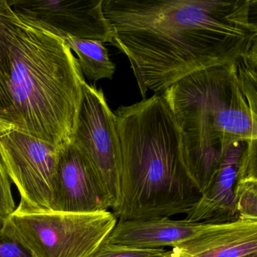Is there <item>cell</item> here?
<instances>
[{
  "label": "cell",
  "mask_w": 257,
  "mask_h": 257,
  "mask_svg": "<svg viewBox=\"0 0 257 257\" xmlns=\"http://www.w3.org/2000/svg\"><path fill=\"white\" fill-rule=\"evenodd\" d=\"M103 11L144 99L257 52L256 0H103Z\"/></svg>",
  "instance_id": "obj_1"
},
{
  "label": "cell",
  "mask_w": 257,
  "mask_h": 257,
  "mask_svg": "<svg viewBox=\"0 0 257 257\" xmlns=\"http://www.w3.org/2000/svg\"><path fill=\"white\" fill-rule=\"evenodd\" d=\"M121 150L118 220L188 214L199 199L184 159L181 130L162 95L114 112Z\"/></svg>",
  "instance_id": "obj_2"
},
{
  "label": "cell",
  "mask_w": 257,
  "mask_h": 257,
  "mask_svg": "<svg viewBox=\"0 0 257 257\" xmlns=\"http://www.w3.org/2000/svg\"><path fill=\"white\" fill-rule=\"evenodd\" d=\"M256 68L251 58L213 66L161 94L181 130L185 163L200 195L211 186L230 145L257 140Z\"/></svg>",
  "instance_id": "obj_3"
},
{
  "label": "cell",
  "mask_w": 257,
  "mask_h": 257,
  "mask_svg": "<svg viewBox=\"0 0 257 257\" xmlns=\"http://www.w3.org/2000/svg\"><path fill=\"white\" fill-rule=\"evenodd\" d=\"M19 20L10 46L7 121L16 130L60 147L70 140L85 80L64 40Z\"/></svg>",
  "instance_id": "obj_4"
},
{
  "label": "cell",
  "mask_w": 257,
  "mask_h": 257,
  "mask_svg": "<svg viewBox=\"0 0 257 257\" xmlns=\"http://www.w3.org/2000/svg\"><path fill=\"white\" fill-rule=\"evenodd\" d=\"M117 222L109 210L76 213L19 205L4 221L0 233L32 257H91Z\"/></svg>",
  "instance_id": "obj_5"
},
{
  "label": "cell",
  "mask_w": 257,
  "mask_h": 257,
  "mask_svg": "<svg viewBox=\"0 0 257 257\" xmlns=\"http://www.w3.org/2000/svg\"><path fill=\"white\" fill-rule=\"evenodd\" d=\"M69 141L89 162L115 210L119 198L121 150L114 112L101 89L84 82Z\"/></svg>",
  "instance_id": "obj_6"
},
{
  "label": "cell",
  "mask_w": 257,
  "mask_h": 257,
  "mask_svg": "<svg viewBox=\"0 0 257 257\" xmlns=\"http://www.w3.org/2000/svg\"><path fill=\"white\" fill-rule=\"evenodd\" d=\"M59 147L20 131L0 139V157L20 193L19 205L52 210Z\"/></svg>",
  "instance_id": "obj_7"
},
{
  "label": "cell",
  "mask_w": 257,
  "mask_h": 257,
  "mask_svg": "<svg viewBox=\"0 0 257 257\" xmlns=\"http://www.w3.org/2000/svg\"><path fill=\"white\" fill-rule=\"evenodd\" d=\"M16 16L59 38L112 43L103 0H8Z\"/></svg>",
  "instance_id": "obj_8"
},
{
  "label": "cell",
  "mask_w": 257,
  "mask_h": 257,
  "mask_svg": "<svg viewBox=\"0 0 257 257\" xmlns=\"http://www.w3.org/2000/svg\"><path fill=\"white\" fill-rule=\"evenodd\" d=\"M112 208L94 168L70 141L59 147L52 210L91 213Z\"/></svg>",
  "instance_id": "obj_9"
},
{
  "label": "cell",
  "mask_w": 257,
  "mask_h": 257,
  "mask_svg": "<svg viewBox=\"0 0 257 257\" xmlns=\"http://www.w3.org/2000/svg\"><path fill=\"white\" fill-rule=\"evenodd\" d=\"M256 143L257 140L237 141L224 151L211 186L201 195L185 220L221 224L238 219L234 203V185L248 150Z\"/></svg>",
  "instance_id": "obj_10"
},
{
  "label": "cell",
  "mask_w": 257,
  "mask_h": 257,
  "mask_svg": "<svg viewBox=\"0 0 257 257\" xmlns=\"http://www.w3.org/2000/svg\"><path fill=\"white\" fill-rule=\"evenodd\" d=\"M171 257H243L257 253V220L215 224L170 249Z\"/></svg>",
  "instance_id": "obj_11"
},
{
  "label": "cell",
  "mask_w": 257,
  "mask_h": 257,
  "mask_svg": "<svg viewBox=\"0 0 257 257\" xmlns=\"http://www.w3.org/2000/svg\"><path fill=\"white\" fill-rule=\"evenodd\" d=\"M215 224L161 217L145 220H118L105 242L138 249H159L195 237Z\"/></svg>",
  "instance_id": "obj_12"
},
{
  "label": "cell",
  "mask_w": 257,
  "mask_h": 257,
  "mask_svg": "<svg viewBox=\"0 0 257 257\" xmlns=\"http://www.w3.org/2000/svg\"><path fill=\"white\" fill-rule=\"evenodd\" d=\"M19 22L8 0H0V115L7 121L12 109L8 88L11 76L10 46Z\"/></svg>",
  "instance_id": "obj_13"
},
{
  "label": "cell",
  "mask_w": 257,
  "mask_h": 257,
  "mask_svg": "<svg viewBox=\"0 0 257 257\" xmlns=\"http://www.w3.org/2000/svg\"><path fill=\"white\" fill-rule=\"evenodd\" d=\"M66 44L76 53L82 74L94 82L103 79H112L115 65L109 59L108 50L97 40L69 38Z\"/></svg>",
  "instance_id": "obj_14"
},
{
  "label": "cell",
  "mask_w": 257,
  "mask_h": 257,
  "mask_svg": "<svg viewBox=\"0 0 257 257\" xmlns=\"http://www.w3.org/2000/svg\"><path fill=\"white\" fill-rule=\"evenodd\" d=\"M234 196L238 219L257 220V180L236 181Z\"/></svg>",
  "instance_id": "obj_15"
},
{
  "label": "cell",
  "mask_w": 257,
  "mask_h": 257,
  "mask_svg": "<svg viewBox=\"0 0 257 257\" xmlns=\"http://www.w3.org/2000/svg\"><path fill=\"white\" fill-rule=\"evenodd\" d=\"M91 257H171V251L165 248L138 249L103 242Z\"/></svg>",
  "instance_id": "obj_16"
},
{
  "label": "cell",
  "mask_w": 257,
  "mask_h": 257,
  "mask_svg": "<svg viewBox=\"0 0 257 257\" xmlns=\"http://www.w3.org/2000/svg\"><path fill=\"white\" fill-rule=\"evenodd\" d=\"M16 209L12 181L0 157V226Z\"/></svg>",
  "instance_id": "obj_17"
},
{
  "label": "cell",
  "mask_w": 257,
  "mask_h": 257,
  "mask_svg": "<svg viewBox=\"0 0 257 257\" xmlns=\"http://www.w3.org/2000/svg\"><path fill=\"white\" fill-rule=\"evenodd\" d=\"M1 228V226H0ZM0 257H32L23 248L8 239L0 233Z\"/></svg>",
  "instance_id": "obj_18"
},
{
  "label": "cell",
  "mask_w": 257,
  "mask_h": 257,
  "mask_svg": "<svg viewBox=\"0 0 257 257\" xmlns=\"http://www.w3.org/2000/svg\"><path fill=\"white\" fill-rule=\"evenodd\" d=\"M15 129L16 128H15L14 125L13 124L4 119L0 115V139L4 138L7 134L11 132L12 131L15 130Z\"/></svg>",
  "instance_id": "obj_19"
},
{
  "label": "cell",
  "mask_w": 257,
  "mask_h": 257,
  "mask_svg": "<svg viewBox=\"0 0 257 257\" xmlns=\"http://www.w3.org/2000/svg\"><path fill=\"white\" fill-rule=\"evenodd\" d=\"M243 257H257V253L251 254V255H245V256Z\"/></svg>",
  "instance_id": "obj_20"
}]
</instances>
